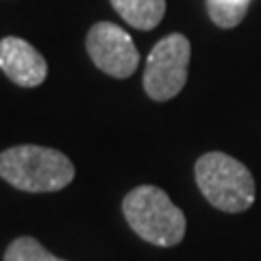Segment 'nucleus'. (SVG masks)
<instances>
[{"label": "nucleus", "instance_id": "2", "mask_svg": "<svg viewBox=\"0 0 261 261\" xmlns=\"http://www.w3.org/2000/svg\"><path fill=\"white\" fill-rule=\"evenodd\" d=\"M122 214L133 233L152 246L172 248L183 242L187 233L185 214L161 187L154 185L130 190L122 200Z\"/></svg>", "mask_w": 261, "mask_h": 261}, {"label": "nucleus", "instance_id": "8", "mask_svg": "<svg viewBox=\"0 0 261 261\" xmlns=\"http://www.w3.org/2000/svg\"><path fill=\"white\" fill-rule=\"evenodd\" d=\"M252 0H207V13L220 29H233L246 18Z\"/></svg>", "mask_w": 261, "mask_h": 261}, {"label": "nucleus", "instance_id": "3", "mask_svg": "<svg viewBox=\"0 0 261 261\" xmlns=\"http://www.w3.org/2000/svg\"><path fill=\"white\" fill-rule=\"evenodd\" d=\"M196 185L209 205L224 214H244L257 196L255 178L242 161L226 152H205L194 166Z\"/></svg>", "mask_w": 261, "mask_h": 261}, {"label": "nucleus", "instance_id": "4", "mask_svg": "<svg viewBox=\"0 0 261 261\" xmlns=\"http://www.w3.org/2000/svg\"><path fill=\"white\" fill-rule=\"evenodd\" d=\"M192 57V44L183 33L159 39L146 59L144 92L154 102L174 98L187 83V65Z\"/></svg>", "mask_w": 261, "mask_h": 261}, {"label": "nucleus", "instance_id": "6", "mask_svg": "<svg viewBox=\"0 0 261 261\" xmlns=\"http://www.w3.org/2000/svg\"><path fill=\"white\" fill-rule=\"evenodd\" d=\"M0 70L11 83L20 87H37L48 76V63L44 55L22 37L0 39Z\"/></svg>", "mask_w": 261, "mask_h": 261}, {"label": "nucleus", "instance_id": "1", "mask_svg": "<svg viewBox=\"0 0 261 261\" xmlns=\"http://www.w3.org/2000/svg\"><path fill=\"white\" fill-rule=\"evenodd\" d=\"M0 178L29 194L59 192L74 181V163L48 146H11L0 152Z\"/></svg>", "mask_w": 261, "mask_h": 261}, {"label": "nucleus", "instance_id": "9", "mask_svg": "<svg viewBox=\"0 0 261 261\" xmlns=\"http://www.w3.org/2000/svg\"><path fill=\"white\" fill-rule=\"evenodd\" d=\"M5 261H65L55 257L50 250L44 248V244H39L35 238L22 235L15 238L5 250Z\"/></svg>", "mask_w": 261, "mask_h": 261}, {"label": "nucleus", "instance_id": "7", "mask_svg": "<svg viewBox=\"0 0 261 261\" xmlns=\"http://www.w3.org/2000/svg\"><path fill=\"white\" fill-rule=\"evenodd\" d=\"M111 7L126 24L140 31H152L166 15V0H111Z\"/></svg>", "mask_w": 261, "mask_h": 261}, {"label": "nucleus", "instance_id": "5", "mask_svg": "<svg viewBox=\"0 0 261 261\" xmlns=\"http://www.w3.org/2000/svg\"><path fill=\"white\" fill-rule=\"evenodd\" d=\"M92 63L113 79H128L140 65V53L124 29L113 22H96L85 37Z\"/></svg>", "mask_w": 261, "mask_h": 261}]
</instances>
